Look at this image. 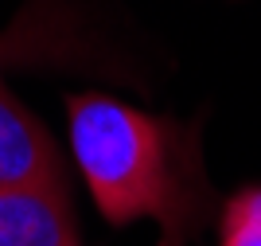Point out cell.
Wrapping results in <instances>:
<instances>
[{"mask_svg": "<svg viewBox=\"0 0 261 246\" xmlns=\"http://www.w3.org/2000/svg\"><path fill=\"white\" fill-rule=\"evenodd\" d=\"M0 246H78L66 184H0Z\"/></svg>", "mask_w": 261, "mask_h": 246, "instance_id": "cell-2", "label": "cell"}, {"mask_svg": "<svg viewBox=\"0 0 261 246\" xmlns=\"http://www.w3.org/2000/svg\"><path fill=\"white\" fill-rule=\"evenodd\" d=\"M0 184H66L59 145L47 125L0 82Z\"/></svg>", "mask_w": 261, "mask_h": 246, "instance_id": "cell-3", "label": "cell"}, {"mask_svg": "<svg viewBox=\"0 0 261 246\" xmlns=\"http://www.w3.org/2000/svg\"><path fill=\"white\" fill-rule=\"evenodd\" d=\"M218 246H261V188H250L226 204Z\"/></svg>", "mask_w": 261, "mask_h": 246, "instance_id": "cell-4", "label": "cell"}, {"mask_svg": "<svg viewBox=\"0 0 261 246\" xmlns=\"http://www.w3.org/2000/svg\"><path fill=\"white\" fill-rule=\"evenodd\" d=\"M66 125L86 188L113 227L156 219L164 246H179L195 231L203 195L175 125L106 94H74Z\"/></svg>", "mask_w": 261, "mask_h": 246, "instance_id": "cell-1", "label": "cell"}]
</instances>
